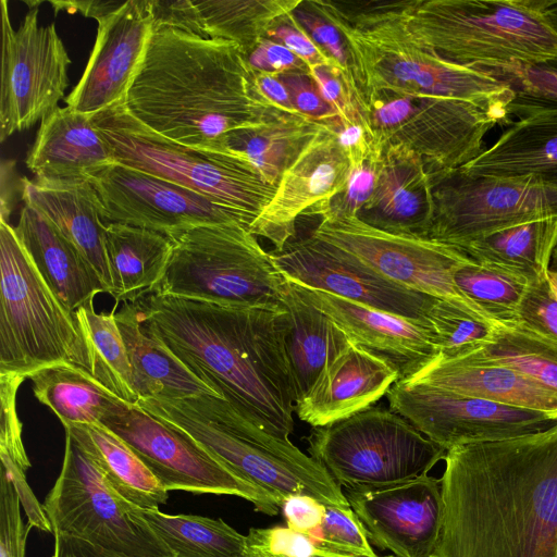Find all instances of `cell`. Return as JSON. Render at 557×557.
<instances>
[{
	"instance_id": "cell-8",
	"label": "cell",
	"mask_w": 557,
	"mask_h": 557,
	"mask_svg": "<svg viewBox=\"0 0 557 557\" xmlns=\"http://www.w3.org/2000/svg\"><path fill=\"white\" fill-rule=\"evenodd\" d=\"M173 239L151 293L223 306L281 307L284 277L247 227L208 224Z\"/></svg>"
},
{
	"instance_id": "cell-64",
	"label": "cell",
	"mask_w": 557,
	"mask_h": 557,
	"mask_svg": "<svg viewBox=\"0 0 557 557\" xmlns=\"http://www.w3.org/2000/svg\"><path fill=\"white\" fill-rule=\"evenodd\" d=\"M552 263L554 267H557V246L555 247L554 252H553Z\"/></svg>"
},
{
	"instance_id": "cell-15",
	"label": "cell",
	"mask_w": 557,
	"mask_h": 557,
	"mask_svg": "<svg viewBox=\"0 0 557 557\" xmlns=\"http://www.w3.org/2000/svg\"><path fill=\"white\" fill-rule=\"evenodd\" d=\"M38 13V7H32L14 29L8 2L0 1L2 143L52 113L69 86L71 59L54 24L39 25Z\"/></svg>"
},
{
	"instance_id": "cell-41",
	"label": "cell",
	"mask_w": 557,
	"mask_h": 557,
	"mask_svg": "<svg viewBox=\"0 0 557 557\" xmlns=\"http://www.w3.org/2000/svg\"><path fill=\"white\" fill-rule=\"evenodd\" d=\"M461 358L515 369L557 391V344L519 322L496 327L490 341Z\"/></svg>"
},
{
	"instance_id": "cell-5",
	"label": "cell",
	"mask_w": 557,
	"mask_h": 557,
	"mask_svg": "<svg viewBox=\"0 0 557 557\" xmlns=\"http://www.w3.org/2000/svg\"><path fill=\"white\" fill-rule=\"evenodd\" d=\"M136 405L187 435L238 478L269 493L280 507L294 495L349 506L342 486L314 458L289 440L247 421L219 397L143 398Z\"/></svg>"
},
{
	"instance_id": "cell-3",
	"label": "cell",
	"mask_w": 557,
	"mask_h": 557,
	"mask_svg": "<svg viewBox=\"0 0 557 557\" xmlns=\"http://www.w3.org/2000/svg\"><path fill=\"white\" fill-rule=\"evenodd\" d=\"M124 106L163 137L223 153L231 133L284 114L259 92L236 44L165 28L152 29Z\"/></svg>"
},
{
	"instance_id": "cell-42",
	"label": "cell",
	"mask_w": 557,
	"mask_h": 557,
	"mask_svg": "<svg viewBox=\"0 0 557 557\" xmlns=\"http://www.w3.org/2000/svg\"><path fill=\"white\" fill-rule=\"evenodd\" d=\"M459 290L484 311L499 327L516 322L528 285L467 258L455 269Z\"/></svg>"
},
{
	"instance_id": "cell-55",
	"label": "cell",
	"mask_w": 557,
	"mask_h": 557,
	"mask_svg": "<svg viewBox=\"0 0 557 557\" xmlns=\"http://www.w3.org/2000/svg\"><path fill=\"white\" fill-rule=\"evenodd\" d=\"M253 71L283 74L290 71H309V67L284 45L263 38L246 57Z\"/></svg>"
},
{
	"instance_id": "cell-26",
	"label": "cell",
	"mask_w": 557,
	"mask_h": 557,
	"mask_svg": "<svg viewBox=\"0 0 557 557\" xmlns=\"http://www.w3.org/2000/svg\"><path fill=\"white\" fill-rule=\"evenodd\" d=\"M25 162L37 181L77 182L115 160L91 115L58 107L41 120Z\"/></svg>"
},
{
	"instance_id": "cell-6",
	"label": "cell",
	"mask_w": 557,
	"mask_h": 557,
	"mask_svg": "<svg viewBox=\"0 0 557 557\" xmlns=\"http://www.w3.org/2000/svg\"><path fill=\"white\" fill-rule=\"evenodd\" d=\"M548 0H414L412 37L445 60L483 70H512L557 55Z\"/></svg>"
},
{
	"instance_id": "cell-10",
	"label": "cell",
	"mask_w": 557,
	"mask_h": 557,
	"mask_svg": "<svg viewBox=\"0 0 557 557\" xmlns=\"http://www.w3.org/2000/svg\"><path fill=\"white\" fill-rule=\"evenodd\" d=\"M381 152L400 145L420 157L426 173L449 171L476 158L498 117L455 99L349 86Z\"/></svg>"
},
{
	"instance_id": "cell-50",
	"label": "cell",
	"mask_w": 557,
	"mask_h": 557,
	"mask_svg": "<svg viewBox=\"0 0 557 557\" xmlns=\"http://www.w3.org/2000/svg\"><path fill=\"white\" fill-rule=\"evenodd\" d=\"M516 322L557 344V299L546 277L525 288Z\"/></svg>"
},
{
	"instance_id": "cell-58",
	"label": "cell",
	"mask_w": 557,
	"mask_h": 557,
	"mask_svg": "<svg viewBox=\"0 0 557 557\" xmlns=\"http://www.w3.org/2000/svg\"><path fill=\"white\" fill-rule=\"evenodd\" d=\"M55 13L58 11H66L70 13L79 12L87 17L100 20L109 13L119 9L124 1H101V0H88V1H51Z\"/></svg>"
},
{
	"instance_id": "cell-37",
	"label": "cell",
	"mask_w": 557,
	"mask_h": 557,
	"mask_svg": "<svg viewBox=\"0 0 557 557\" xmlns=\"http://www.w3.org/2000/svg\"><path fill=\"white\" fill-rule=\"evenodd\" d=\"M321 127L302 115L284 113L268 124L231 133L226 152L250 164L268 184L277 186Z\"/></svg>"
},
{
	"instance_id": "cell-30",
	"label": "cell",
	"mask_w": 557,
	"mask_h": 557,
	"mask_svg": "<svg viewBox=\"0 0 557 557\" xmlns=\"http://www.w3.org/2000/svg\"><path fill=\"white\" fill-rule=\"evenodd\" d=\"M460 169L480 175L533 176L557 188V110L520 117Z\"/></svg>"
},
{
	"instance_id": "cell-18",
	"label": "cell",
	"mask_w": 557,
	"mask_h": 557,
	"mask_svg": "<svg viewBox=\"0 0 557 557\" xmlns=\"http://www.w3.org/2000/svg\"><path fill=\"white\" fill-rule=\"evenodd\" d=\"M104 224L144 227L175 238L197 226L250 223L237 211L173 182L117 162L87 180Z\"/></svg>"
},
{
	"instance_id": "cell-57",
	"label": "cell",
	"mask_w": 557,
	"mask_h": 557,
	"mask_svg": "<svg viewBox=\"0 0 557 557\" xmlns=\"http://www.w3.org/2000/svg\"><path fill=\"white\" fill-rule=\"evenodd\" d=\"M253 78L259 92L274 108L284 113L301 115L293 106L289 92L278 75L253 71Z\"/></svg>"
},
{
	"instance_id": "cell-28",
	"label": "cell",
	"mask_w": 557,
	"mask_h": 557,
	"mask_svg": "<svg viewBox=\"0 0 557 557\" xmlns=\"http://www.w3.org/2000/svg\"><path fill=\"white\" fill-rule=\"evenodd\" d=\"M406 381L516 408L545 412L557 419V391L505 366L438 357Z\"/></svg>"
},
{
	"instance_id": "cell-12",
	"label": "cell",
	"mask_w": 557,
	"mask_h": 557,
	"mask_svg": "<svg viewBox=\"0 0 557 557\" xmlns=\"http://www.w3.org/2000/svg\"><path fill=\"white\" fill-rule=\"evenodd\" d=\"M42 506L52 534L79 539L115 557H174L139 516L138 507L109 484L67 432L60 474Z\"/></svg>"
},
{
	"instance_id": "cell-27",
	"label": "cell",
	"mask_w": 557,
	"mask_h": 557,
	"mask_svg": "<svg viewBox=\"0 0 557 557\" xmlns=\"http://www.w3.org/2000/svg\"><path fill=\"white\" fill-rule=\"evenodd\" d=\"M15 233L48 286L71 312L106 287L81 250L41 212L24 203Z\"/></svg>"
},
{
	"instance_id": "cell-29",
	"label": "cell",
	"mask_w": 557,
	"mask_h": 557,
	"mask_svg": "<svg viewBox=\"0 0 557 557\" xmlns=\"http://www.w3.org/2000/svg\"><path fill=\"white\" fill-rule=\"evenodd\" d=\"M24 203L41 212L89 261L111 293L104 231L97 194L88 181L42 182L22 177Z\"/></svg>"
},
{
	"instance_id": "cell-43",
	"label": "cell",
	"mask_w": 557,
	"mask_h": 557,
	"mask_svg": "<svg viewBox=\"0 0 557 557\" xmlns=\"http://www.w3.org/2000/svg\"><path fill=\"white\" fill-rule=\"evenodd\" d=\"M428 324L442 359H456L479 349L495 329L459 307L437 299L428 313Z\"/></svg>"
},
{
	"instance_id": "cell-4",
	"label": "cell",
	"mask_w": 557,
	"mask_h": 557,
	"mask_svg": "<svg viewBox=\"0 0 557 557\" xmlns=\"http://www.w3.org/2000/svg\"><path fill=\"white\" fill-rule=\"evenodd\" d=\"M308 2L344 35L358 86L465 101L509 121L508 82L445 60L412 37L407 13L414 0Z\"/></svg>"
},
{
	"instance_id": "cell-40",
	"label": "cell",
	"mask_w": 557,
	"mask_h": 557,
	"mask_svg": "<svg viewBox=\"0 0 557 557\" xmlns=\"http://www.w3.org/2000/svg\"><path fill=\"white\" fill-rule=\"evenodd\" d=\"M114 309L109 313L97 312L91 298L74 313L87 343L91 374L113 394L136 405L139 397L134 388L132 367Z\"/></svg>"
},
{
	"instance_id": "cell-16",
	"label": "cell",
	"mask_w": 557,
	"mask_h": 557,
	"mask_svg": "<svg viewBox=\"0 0 557 557\" xmlns=\"http://www.w3.org/2000/svg\"><path fill=\"white\" fill-rule=\"evenodd\" d=\"M311 235L355 255L401 286L451 302L486 325L498 327L457 287L454 271L467 255L451 246L386 233L357 216L321 219Z\"/></svg>"
},
{
	"instance_id": "cell-22",
	"label": "cell",
	"mask_w": 557,
	"mask_h": 557,
	"mask_svg": "<svg viewBox=\"0 0 557 557\" xmlns=\"http://www.w3.org/2000/svg\"><path fill=\"white\" fill-rule=\"evenodd\" d=\"M349 159L337 135L322 127L283 173L271 201L250 227L281 251L295 235L296 221L313 206L327 201L345 187Z\"/></svg>"
},
{
	"instance_id": "cell-44",
	"label": "cell",
	"mask_w": 557,
	"mask_h": 557,
	"mask_svg": "<svg viewBox=\"0 0 557 557\" xmlns=\"http://www.w3.org/2000/svg\"><path fill=\"white\" fill-rule=\"evenodd\" d=\"M485 71L509 83L513 91L509 116L557 110V55L518 69Z\"/></svg>"
},
{
	"instance_id": "cell-32",
	"label": "cell",
	"mask_w": 557,
	"mask_h": 557,
	"mask_svg": "<svg viewBox=\"0 0 557 557\" xmlns=\"http://www.w3.org/2000/svg\"><path fill=\"white\" fill-rule=\"evenodd\" d=\"M557 246V218L519 223L454 247L525 285L546 277Z\"/></svg>"
},
{
	"instance_id": "cell-9",
	"label": "cell",
	"mask_w": 557,
	"mask_h": 557,
	"mask_svg": "<svg viewBox=\"0 0 557 557\" xmlns=\"http://www.w3.org/2000/svg\"><path fill=\"white\" fill-rule=\"evenodd\" d=\"M92 122L115 162L212 198L240 213L250 227L276 190L240 158L163 137L134 119L124 103L98 112Z\"/></svg>"
},
{
	"instance_id": "cell-31",
	"label": "cell",
	"mask_w": 557,
	"mask_h": 557,
	"mask_svg": "<svg viewBox=\"0 0 557 557\" xmlns=\"http://www.w3.org/2000/svg\"><path fill=\"white\" fill-rule=\"evenodd\" d=\"M115 320L126 346L134 388L139 399H182L201 395L221 398L141 327L138 310L133 302H125L122 310L115 313Z\"/></svg>"
},
{
	"instance_id": "cell-1",
	"label": "cell",
	"mask_w": 557,
	"mask_h": 557,
	"mask_svg": "<svg viewBox=\"0 0 557 557\" xmlns=\"http://www.w3.org/2000/svg\"><path fill=\"white\" fill-rule=\"evenodd\" d=\"M435 557H557V422L451 447Z\"/></svg>"
},
{
	"instance_id": "cell-63",
	"label": "cell",
	"mask_w": 557,
	"mask_h": 557,
	"mask_svg": "<svg viewBox=\"0 0 557 557\" xmlns=\"http://www.w3.org/2000/svg\"><path fill=\"white\" fill-rule=\"evenodd\" d=\"M546 280L553 296L557 299V267L549 268Z\"/></svg>"
},
{
	"instance_id": "cell-13",
	"label": "cell",
	"mask_w": 557,
	"mask_h": 557,
	"mask_svg": "<svg viewBox=\"0 0 557 557\" xmlns=\"http://www.w3.org/2000/svg\"><path fill=\"white\" fill-rule=\"evenodd\" d=\"M428 175L434 208L428 238L451 247L519 223L557 218V188L533 176L480 175L460 168Z\"/></svg>"
},
{
	"instance_id": "cell-24",
	"label": "cell",
	"mask_w": 557,
	"mask_h": 557,
	"mask_svg": "<svg viewBox=\"0 0 557 557\" xmlns=\"http://www.w3.org/2000/svg\"><path fill=\"white\" fill-rule=\"evenodd\" d=\"M398 381L392 364L351 343L325 363L295 412L313 428L325 426L369 408Z\"/></svg>"
},
{
	"instance_id": "cell-56",
	"label": "cell",
	"mask_w": 557,
	"mask_h": 557,
	"mask_svg": "<svg viewBox=\"0 0 557 557\" xmlns=\"http://www.w3.org/2000/svg\"><path fill=\"white\" fill-rule=\"evenodd\" d=\"M325 505L306 495L287 497L281 508L289 529L311 534L321 524Z\"/></svg>"
},
{
	"instance_id": "cell-19",
	"label": "cell",
	"mask_w": 557,
	"mask_h": 557,
	"mask_svg": "<svg viewBox=\"0 0 557 557\" xmlns=\"http://www.w3.org/2000/svg\"><path fill=\"white\" fill-rule=\"evenodd\" d=\"M271 256L283 277L294 284L420 323L428 324L437 300L386 278L355 255L312 235Z\"/></svg>"
},
{
	"instance_id": "cell-51",
	"label": "cell",
	"mask_w": 557,
	"mask_h": 557,
	"mask_svg": "<svg viewBox=\"0 0 557 557\" xmlns=\"http://www.w3.org/2000/svg\"><path fill=\"white\" fill-rule=\"evenodd\" d=\"M278 76L286 86L293 106L299 114L320 124L338 116L323 99L309 71H290Z\"/></svg>"
},
{
	"instance_id": "cell-2",
	"label": "cell",
	"mask_w": 557,
	"mask_h": 557,
	"mask_svg": "<svg viewBox=\"0 0 557 557\" xmlns=\"http://www.w3.org/2000/svg\"><path fill=\"white\" fill-rule=\"evenodd\" d=\"M133 304L141 327L237 413L289 440L296 391L284 306H223L156 293Z\"/></svg>"
},
{
	"instance_id": "cell-62",
	"label": "cell",
	"mask_w": 557,
	"mask_h": 557,
	"mask_svg": "<svg viewBox=\"0 0 557 557\" xmlns=\"http://www.w3.org/2000/svg\"><path fill=\"white\" fill-rule=\"evenodd\" d=\"M545 17L552 28L557 33V1H553L545 10Z\"/></svg>"
},
{
	"instance_id": "cell-25",
	"label": "cell",
	"mask_w": 557,
	"mask_h": 557,
	"mask_svg": "<svg viewBox=\"0 0 557 557\" xmlns=\"http://www.w3.org/2000/svg\"><path fill=\"white\" fill-rule=\"evenodd\" d=\"M380 153L374 191L357 218L386 233L428 238L434 208L422 160L400 145L389 146Z\"/></svg>"
},
{
	"instance_id": "cell-17",
	"label": "cell",
	"mask_w": 557,
	"mask_h": 557,
	"mask_svg": "<svg viewBox=\"0 0 557 557\" xmlns=\"http://www.w3.org/2000/svg\"><path fill=\"white\" fill-rule=\"evenodd\" d=\"M389 409L446 450L542 432L557 419L545 412L465 396L411 381L396 382L386 394Z\"/></svg>"
},
{
	"instance_id": "cell-59",
	"label": "cell",
	"mask_w": 557,
	"mask_h": 557,
	"mask_svg": "<svg viewBox=\"0 0 557 557\" xmlns=\"http://www.w3.org/2000/svg\"><path fill=\"white\" fill-rule=\"evenodd\" d=\"M53 557H115L79 539L57 533Z\"/></svg>"
},
{
	"instance_id": "cell-20",
	"label": "cell",
	"mask_w": 557,
	"mask_h": 557,
	"mask_svg": "<svg viewBox=\"0 0 557 557\" xmlns=\"http://www.w3.org/2000/svg\"><path fill=\"white\" fill-rule=\"evenodd\" d=\"M372 544L395 557H435L443 525L441 479L343 488Z\"/></svg>"
},
{
	"instance_id": "cell-61",
	"label": "cell",
	"mask_w": 557,
	"mask_h": 557,
	"mask_svg": "<svg viewBox=\"0 0 557 557\" xmlns=\"http://www.w3.org/2000/svg\"><path fill=\"white\" fill-rule=\"evenodd\" d=\"M249 557H284V556H277V555H270L267 553L256 552V550H249ZM308 557H354V556H345V555H338L333 554L324 550H317L314 554L308 556ZM380 557V556H377ZM382 557H395L394 555H387Z\"/></svg>"
},
{
	"instance_id": "cell-60",
	"label": "cell",
	"mask_w": 557,
	"mask_h": 557,
	"mask_svg": "<svg viewBox=\"0 0 557 557\" xmlns=\"http://www.w3.org/2000/svg\"><path fill=\"white\" fill-rule=\"evenodd\" d=\"M22 178H17L15 161L3 160L1 163V220L9 222L14 197L21 191Z\"/></svg>"
},
{
	"instance_id": "cell-47",
	"label": "cell",
	"mask_w": 557,
	"mask_h": 557,
	"mask_svg": "<svg viewBox=\"0 0 557 557\" xmlns=\"http://www.w3.org/2000/svg\"><path fill=\"white\" fill-rule=\"evenodd\" d=\"M24 380L16 374H0V458L1 466L26 472L30 461L22 441V423L16 410V393Z\"/></svg>"
},
{
	"instance_id": "cell-54",
	"label": "cell",
	"mask_w": 557,
	"mask_h": 557,
	"mask_svg": "<svg viewBox=\"0 0 557 557\" xmlns=\"http://www.w3.org/2000/svg\"><path fill=\"white\" fill-rule=\"evenodd\" d=\"M265 37L284 45L309 69L325 64L333 65L297 23L293 12L282 16Z\"/></svg>"
},
{
	"instance_id": "cell-48",
	"label": "cell",
	"mask_w": 557,
	"mask_h": 557,
	"mask_svg": "<svg viewBox=\"0 0 557 557\" xmlns=\"http://www.w3.org/2000/svg\"><path fill=\"white\" fill-rule=\"evenodd\" d=\"M293 15L321 52L344 73L347 84H354L356 81L352 73V60L347 41L341 30L318 13L308 0H302L293 11Z\"/></svg>"
},
{
	"instance_id": "cell-38",
	"label": "cell",
	"mask_w": 557,
	"mask_h": 557,
	"mask_svg": "<svg viewBox=\"0 0 557 557\" xmlns=\"http://www.w3.org/2000/svg\"><path fill=\"white\" fill-rule=\"evenodd\" d=\"M139 516L174 557H249L247 536L222 519L170 515L138 507Z\"/></svg>"
},
{
	"instance_id": "cell-53",
	"label": "cell",
	"mask_w": 557,
	"mask_h": 557,
	"mask_svg": "<svg viewBox=\"0 0 557 557\" xmlns=\"http://www.w3.org/2000/svg\"><path fill=\"white\" fill-rule=\"evenodd\" d=\"M323 99L334 109L341 121H350L360 115L344 73L333 65L309 69Z\"/></svg>"
},
{
	"instance_id": "cell-52",
	"label": "cell",
	"mask_w": 557,
	"mask_h": 557,
	"mask_svg": "<svg viewBox=\"0 0 557 557\" xmlns=\"http://www.w3.org/2000/svg\"><path fill=\"white\" fill-rule=\"evenodd\" d=\"M147 1L152 20V29H173L208 39L194 1Z\"/></svg>"
},
{
	"instance_id": "cell-45",
	"label": "cell",
	"mask_w": 557,
	"mask_h": 557,
	"mask_svg": "<svg viewBox=\"0 0 557 557\" xmlns=\"http://www.w3.org/2000/svg\"><path fill=\"white\" fill-rule=\"evenodd\" d=\"M321 550L354 557H377L350 506L325 505L321 524L311 534Z\"/></svg>"
},
{
	"instance_id": "cell-14",
	"label": "cell",
	"mask_w": 557,
	"mask_h": 557,
	"mask_svg": "<svg viewBox=\"0 0 557 557\" xmlns=\"http://www.w3.org/2000/svg\"><path fill=\"white\" fill-rule=\"evenodd\" d=\"M100 423L121 437L169 492L238 496L268 516L281 508L269 493L238 478L187 435L135 404L122 400Z\"/></svg>"
},
{
	"instance_id": "cell-34",
	"label": "cell",
	"mask_w": 557,
	"mask_h": 557,
	"mask_svg": "<svg viewBox=\"0 0 557 557\" xmlns=\"http://www.w3.org/2000/svg\"><path fill=\"white\" fill-rule=\"evenodd\" d=\"M104 243L111 293L116 304L135 302L150 294L163 275L173 239L122 223L106 224Z\"/></svg>"
},
{
	"instance_id": "cell-7",
	"label": "cell",
	"mask_w": 557,
	"mask_h": 557,
	"mask_svg": "<svg viewBox=\"0 0 557 557\" xmlns=\"http://www.w3.org/2000/svg\"><path fill=\"white\" fill-rule=\"evenodd\" d=\"M0 374L28 377L57 363L90 373L92 363L74 312L42 278L9 222L0 221Z\"/></svg>"
},
{
	"instance_id": "cell-36",
	"label": "cell",
	"mask_w": 557,
	"mask_h": 557,
	"mask_svg": "<svg viewBox=\"0 0 557 557\" xmlns=\"http://www.w3.org/2000/svg\"><path fill=\"white\" fill-rule=\"evenodd\" d=\"M35 397L63 426L100 423L123 399L108 389L87 369L57 363L28 376Z\"/></svg>"
},
{
	"instance_id": "cell-35",
	"label": "cell",
	"mask_w": 557,
	"mask_h": 557,
	"mask_svg": "<svg viewBox=\"0 0 557 557\" xmlns=\"http://www.w3.org/2000/svg\"><path fill=\"white\" fill-rule=\"evenodd\" d=\"M90 455L109 484L126 500L144 509L168 502L166 491L133 449L101 423L64 428Z\"/></svg>"
},
{
	"instance_id": "cell-33",
	"label": "cell",
	"mask_w": 557,
	"mask_h": 557,
	"mask_svg": "<svg viewBox=\"0 0 557 557\" xmlns=\"http://www.w3.org/2000/svg\"><path fill=\"white\" fill-rule=\"evenodd\" d=\"M283 306L289 317L287 354L296 403L311 388L325 363L352 342L346 333L302 293L284 278Z\"/></svg>"
},
{
	"instance_id": "cell-39",
	"label": "cell",
	"mask_w": 557,
	"mask_h": 557,
	"mask_svg": "<svg viewBox=\"0 0 557 557\" xmlns=\"http://www.w3.org/2000/svg\"><path fill=\"white\" fill-rule=\"evenodd\" d=\"M302 0L194 1L208 39L236 44L247 57L282 17Z\"/></svg>"
},
{
	"instance_id": "cell-49",
	"label": "cell",
	"mask_w": 557,
	"mask_h": 557,
	"mask_svg": "<svg viewBox=\"0 0 557 557\" xmlns=\"http://www.w3.org/2000/svg\"><path fill=\"white\" fill-rule=\"evenodd\" d=\"M18 494L7 474L0 470V557H25L30 523L21 516Z\"/></svg>"
},
{
	"instance_id": "cell-46",
	"label": "cell",
	"mask_w": 557,
	"mask_h": 557,
	"mask_svg": "<svg viewBox=\"0 0 557 557\" xmlns=\"http://www.w3.org/2000/svg\"><path fill=\"white\" fill-rule=\"evenodd\" d=\"M380 165L381 153L373 149L361 164L351 169L341 193L313 206L306 215H320L321 219L357 216L374 191Z\"/></svg>"
},
{
	"instance_id": "cell-11",
	"label": "cell",
	"mask_w": 557,
	"mask_h": 557,
	"mask_svg": "<svg viewBox=\"0 0 557 557\" xmlns=\"http://www.w3.org/2000/svg\"><path fill=\"white\" fill-rule=\"evenodd\" d=\"M308 441L311 457L342 488H374L419 478L447 453L405 418L379 407L314 428Z\"/></svg>"
},
{
	"instance_id": "cell-23",
	"label": "cell",
	"mask_w": 557,
	"mask_h": 557,
	"mask_svg": "<svg viewBox=\"0 0 557 557\" xmlns=\"http://www.w3.org/2000/svg\"><path fill=\"white\" fill-rule=\"evenodd\" d=\"M300 286V285H299ZM357 346L384 359L407 380L440 357L428 324L300 286Z\"/></svg>"
},
{
	"instance_id": "cell-21",
	"label": "cell",
	"mask_w": 557,
	"mask_h": 557,
	"mask_svg": "<svg viewBox=\"0 0 557 557\" xmlns=\"http://www.w3.org/2000/svg\"><path fill=\"white\" fill-rule=\"evenodd\" d=\"M152 33L147 0H128L98 20L97 38L66 107L95 115L125 103Z\"/></svg>"
}]
</instances>
